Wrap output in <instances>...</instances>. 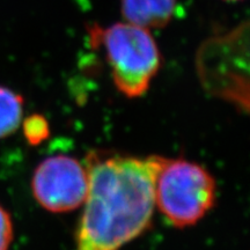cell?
Listing matches in <instances>:
<instances>
[{
  "label": "cell",
  "instance_id": "cell-7",
  "mask_svg": "<svg viewBox=\"0 0 250 250\" xmlns=\"http://www.w3.org/2000/svg\"><path fill=\"white\" fill-rule=\"evenodd\" d=\"M23 118V98L7 87L0 86V139L13 134Z\"/></svg>",
  "mask_w": 250,
  "mask_h": 250
},
{
  "label": "cell",
  "instance_id": "cell-1",
  "mask_svg": "<svg viewBox=\"0 0 250 250\" xmlns=\"http://www.w3.org/2000/svg\"><path fill=\"white\" fill-rule=\"evenodd\" d=\"M166 156L90 152L88 189L76 232V250H121L151 227L155 181Z\"/></svg>",
  "mask_w": 250,
  "mask_h": 250
},
{
  "label": "cell",
  "instance_id": "cell-4",
  "mask_svg": "<svg viewBox=\"0 0 250 250\" xmlns=\"http://www.w3.org/2000/svg\"><path fill=\"white\" fill-rule=\"evenodd\" d=\"M197 66L206 88L248 108V22L205 41Z\"/></svg>",
  "mask_w": 250,
  "mask_h": 250
},
{
  "label": "cell",
  "instance_id": "cell-9",
  "mask_svg": "<svg viewBox=\"0 0 250 250\" xmlns=\"http://www.w3.org/2000/svg\"><path fill=\"white\" fill-rule=\"evenodd\" d=\"M14 239V227L11 214L0 204V250H8Z\"/></svg>",
  "mask_w": 250,
  "mask_h": 250
},
{
  "label": "cell",
  "instance_id": "cell-2",
  "mask_svg": "<svg viewBox=\"0 0 250 250\" xmlns=\"http://www.w3.org/2000/svg\"><path fill=\"white\" fill-rule=\"evenodd\" d=\"M94 46H103L111 79L129 99L142 98L162 66V55L151 30L123 22L108 27L94 24L89 29Z\"/></svg>",
  "mask_w": 250,
  "mask_h": 250
},
{
  "label": "cell",
  "instance_id": "cell-3",
  "mask_svg": "<svg viewBox=\"0 0 250 250\" xmlns=\"http://www.w3.org/2000/svg\"><path fill=\"white\" fill-rule=\"evenodd\" d=\"M217 201V183L204 166L165 158L155 181V206L175 228L195 226Z\"/></svg>",
  "mask_w": 250,
  "mask_h": 250
},
{
  "label": "cell",
  "instance_id": "cell-6",
  "mask_svg": "<svg viewBox=\"0 0 250 250\" xmlns=\"http://www.w3.org/2000/svg\"><path fill=\"white\" fill-rule=\"evenodd\" d=\"M177 0H121L124 21L147 30L161 29L173 20Z\"/></svg>",
  "mask_w": 250,
  "mask_h": 250
},
{
  "label": "cell",
  "instance_id": "cell-5",
  "mask_svg": "<svg viewBox=\"0 0 250 250\" xmlns=\"http://www.w3.org/2000/svg\"><path fill=\"white\" fill-rule=\"evenodd\" d=\"M31 192L37 204L51 213H67L85 202L88 174L83 162L71 155L45 158L34 169Z\"/></svg>",
  "mask_w": 250,
  "mask_h": 250
},
{
  "label": "cell",
  "instance_id": "cell-8",
  "mask_svg": "<svg viewBox=\"0 0 250 250\" xmlns=\"http://www.w3.org/2000/svg\"><path fill=\"white\" fill-rule=\"evenodd\" d=\"M24 139L31 146L41 145L50 136V125L46 118L41 114H33L22 121Z\"/></svg>",
  "mask_w": 250,
  "mask_h": 250
},
{
  "label": "cell",
  "instance_id": "cell-10",
  "mask_svg": "<svg viewBox=\"0 0 250 250\" xmlns=\"http://www.w3.org/2000/svg\"><path fill=\"white\" fill-rule=\"evenodd\" d=\"M224 1H228V2H237V1H243V0H224Z\"/></svg>",
  "mask_w": 250,
  "mask_h": 250
}]
</instances>
